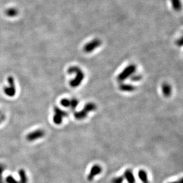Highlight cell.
<instances>
[{
    "label": "cell",
    "instance_id": "14",
    "mask_svg": "<svg viewBox=\"0 0 183 183\" xmlns=\"http://www.w3.org/2000/svg\"><path fill=\"white\" fill-rule=\"evenodd\" d=\"M123 176H119L117 177H115L112 180V183H123L124 181Z\"/></svg>",
    "mask_w": 183,
    "mask_h": 183
},
{
    "label": "cell",
    "instance_id": "6",
    "mask_svg": "<svg viewBox=\"0 0 183 183\" xmlns=\"http://www.w3.org/2000/svg\"><path fill=\"white\" fill-rule=\"evenodd\" d=\"M102 172V168L100 165L95 164L93 165L90 170L89 174L87 176V179L88 181H91L94 179L95 176L100 175Z\"/></svg>",
    "mask_w": 183,
    "mask_h": 183
},
{
    "label": "cell",
    "instance_id": "1",
    "mask_svg": "<svg viewBox=\"0 0 183 183\" xmlns=\"http://www.w3.org/2000/svg\"><path fill=\"white\" fill-rule=\"evenodd\" d=\"M68 72L70 75H75V78L70 80L69 84L72 88H77L82 83L84 79L85 75L82 70L76 66H73L69 68Z\"/></svg>",
    "mask_w": 183,
    "mask_h": 183
},
{
    "label": "cell",
    "instance_id": "4",
    "mask_svg": "<svg viewBox=\"0 0 183 183\" xmlns=\"http://www.w3.org/2000/svg\"><path fill=\"white\" fill-rule=\"evenodd\" d=\"M101 45V41L99 39H94L84 47V51L86 53H90L94 51L96 48L100 47Z\"/></svg>",
    "mask_w": 183,
    "mask_h": 183
},
{
    "label": "cell",
    "instance_id": "11",
    "mask_svg": "<svg viewBox=\"0 0 183 183\" xmlns=\"http://www.w3.org/2000/svg\"><path fill=\"white\" fill-rule=\"evenodd\" d=\"M172 9L177 11H179L181 9V3L180 0H171Z\"/></svg>",
    "mask_w": 183,
    "mask_h": 183
},
{
    "label": "cell",
    "instance_id": "3",
    "mask_svg": "<svg viewBox=\"0 0 183 183\" xmlns=\"http://www.w3.org/2000/svg\"><path fill=\"white\" fill-rule=\"evenodd\" d=\"M136 70V66L135 64H130L126 67L117 76V80L119 82H123L130 78Z\"/></svg>",
    "mask_w": 183,
    "mask_h": 183
},
{
    "label": "cell",
    "instance_id": "8",
    "mask_svg": "<svg viewBox=\"0 0 183 183\" xmlns=\"http://www.w3.org/2000/svg\"><path fill=\"white\" fill-rule=\"evenodd\" d=\"M162 92L165 97H169L172 93V88L168 83H164L162 85Z\"/></svg>",
    "mask_w": 183,
    "mask_h": 183
},
{
    "label": "cell",
    "instance_id": "17",
    "mask_svg": "<svg viewBox=\"0 0 183 183\" xmlns=\"http://www.w3.org/2000/svg\"><path fill=\"white\" fill-rule=\"evenodd\" d=\"M168 183H182V179L180 178L179 180L174 181V182H168Z\"/></svg>",
    "mask_w": 183,
    "mask_h": 183
},
{
    "label": "cell",
    "instance_id": "7",
    "mask_svg": "<svg viewBox=\"0 0 183 183\" xmlns=\"http://www.w3.org/2000/svg\"><path fill=\"white\" fill-rule=\"evenodd\" d=\"M124 179H126L128 183H135V178L133 171L130 169H126L123 174Z\"/></svg>",
    "mask_w": 183,
    "mask_h": 183
},
{
    "label": "cell",
    "instance_id": "10",
    "mask_svg": "<svg viewBox=\"0 0 183 183\" xmlns=\"http://www.w3.org/2000/svg\"><path fill=\"white\" fill-rule=\"evenodd\" d=\"M138 177L143 183H150L148 178V174L145 170H139L138 172Z\"/></svg>",
    "mask_w": 183,
    "mask_h": 183
},
{
    "label": "cell",
    "instance_id": "16",
    "mask_svg": "<svg viewBox=\"0 0 183 183\" xmlns=\"http://www.w3.org/2000/svg\"><path fill=\"white\" fill-rule=\"evenodd\" d=\"M176 44L178 46H182V38H180V39H178L177 41V42H176Z\"/></svg>",
    "mask_w": 183,
    "mask_h": 183
},
{
    "label": "cell",
    "instance_id": "9",
    "mask_svg": "<svg viewBox=\"0 0 183 183\" xmlns=\"http://www.w3.org/2000/svg\"><path fill=\"white\" fill-rule=\"evenodd\" d=\"M119 89L120 90H122L123 92H132L135 90L136 87L132 85L123 83L119 86Z\"/></svg>",
    "mask_w": 183,
    "mask_h": 183
},
{
    "label": "cell",
    "instance_id": "13",
    "mask_svg": "<svg viewBox=\"0 0 183 183\" xmlns=\"http://www.w3.org/2000/svg\"><path fill=\"white\" fill-rule=\"evenodd\" d=\"M6 14L9 16V17H15L16 16L17 14H18V11L17 10H16V9H14V8H11V9H9L8 10H7L6 11Z\"/></svg>",
    "mask_w": 183,
    "mask_h": 183
},
{
    "label": "cell",
    "instance_id": "5",
    "mask_svg": "<svg viewBox=\"0 0 183 183\" xmlns=\"http://www.w3.org/2000/svg\"><path fill=\"white\" fill-rule=\"evenodd\" d=\"M55 115L53 117V121L56 124L62 123L63 119L68 116V113L58 107L55 108Z\"/></svg>",
    "mask_w": 183,
    "mask_h": 183
},
{
    "label": "cell",
    "instance_id": "12",
    "mask_svg": "<svg viewBox=\"0 0 183 183\" xmlns=\"http://www.w3.org/2000/svg\"><path fill=\"white\" fill-rule=\"evenodd\" d=\"M79 103V101L78 99H77L76 98H73L70 99V105H69V107L72 111H75V109L77 108V107L78 106Z\"/></svg>",
    "mask_w": 183,
    "mask_h": 183
},
{
    "label": "cell",
    "instance_id": "2",
    "mask_svg": "<svg viewBox=\"0 0 183 183\" xmlns=\"http://www.w3.org/2000/svg\"><path fill=\"white\" fill-rule=\"evenodd\" d=\"M97 108V106L94 103L90 102L87 103L84 108L81 111L79 112H75L74 113V117L77 120H82L83 119H85L87 116L88 114L90 113L95 111Z\"/></svg>",
    "mask_w": 183,
    "mask_h": 183
},
{
    "label": "cell",
    "instance_id": "15",
    "mask_svg": "<svg viewBox=\"0 0 183 183\" xmlns=\"http://www.w3.org/2000/svg\"><path fill=\"white\" fill-rule=\"evenodd\" d=\"M142 79V76L139 75H132L130 77V80L132 82H136L138 81H140Z\"/></svg>",
    "mask_w": 183,
    "mask_h": 183
}]
</instances>
